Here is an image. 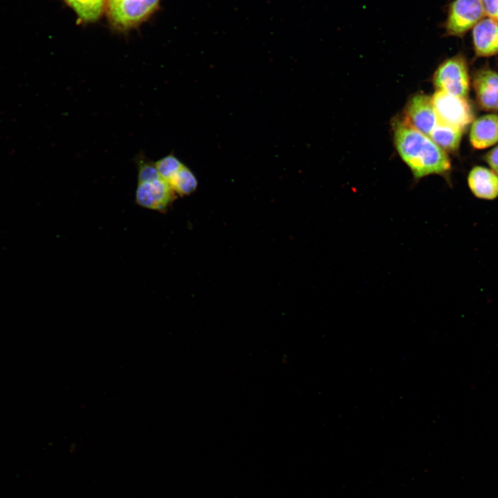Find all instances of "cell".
I'll use <instances>...</instances> for the list:
<instances>
[{
	"mask_svg": "<svg viewBox=\"0 0 498 498\" xmlns=\"http://www.w3.org/2000/svg\"><path fill=\"white\" fill-rule=\"evenodd\" d=\"M394 140L399 156L415 179L432 174L448 175L451 168L450 158L429 136L397 121L394 128Z\"/></svg>",
	"mask_w": 498,
	"mask_h": 498,
	"instance_id": "1",
	"label": "cell"
},
{
	"mask_svg": "<svg viewBox=\"0 0 498 498\" xmlns=\"http://www.w3.org/2000/svg\"><path fill=\"white\" fill-rule=\"evenodd\" d=\"M160 0H107L105 12L116 30L127 31L147 21L158 8Z\"/></svg>",
	"mask_w": 498,
	"mask_h": 498,
	"instance_id": "2",
	"label": "cell"
},
{
	"mask_svg": "<svg viewBox=\"0 0 498 498\" xmlns=\"http://www.w3.org/2000/svg\"><path fill=\"white\" fill-rule=\"evenodd\" d=\"M433 83L437 91L467 98L470 76L465 57L458 54L443 61L434 74Z\"/></svg>",
	"mask_w": 498,
	"mask_h": 498,
	"instance_id": "3",
	"label": "cell"
},
{
	"mask_svg": "<svg viewBox=\"0 0 498 498\" xmlns=\"http://www.w3.org/2000/svg\"><path fill=\"white\" fill-rule=\"evenodd\" d=\"M484 16L481 0H453L448 5L442 27L445 35L462 37Z\"/></svg>",
	"mask_w": 498,
	"mask_h": 498,
	"instance_id": "4",
	"label": "cell"
},
{
	"mask_svg": "<svg viewBox=\"0 0 498 498\" xmlns=\"http://www.w3.org/2000/svg\"><path fill=\"white\" fill-rule=\"evenodd\" d=\"M431 99L439 122L463 130L474 120L473 111L466 98L436 91Z\"/></svg>",
	"mask_w": 498,
	"mask_h": 498,
	"instance_id": "5",
	"label": "cell"
},
{
	"mask_svg": "<svg viewBox=\"0 0 498 498\" xmlns=\"http://www.w3.org/2000/svg\"><path fill=\"white\" fill-rule=\"evenodd\" d=\"M175 192L163 178L138 183L135 199L145 208L165 212L176 199Z\"/></svg>",
	"mask_w": 498,
	"mask_h": 498,
	"instance_id": "6",
	"label": "cell"
},
{
	"mask_svg": "<svg viewBox=\"0 0 498 498\" xmlns=\"http://www.w3.org/2000/svg\"><path fill=\"white\" fill-rule=\"evenodd\" d=\"M403 122L428 136L439 122L431 97L422 93L413 96L405 107Z\"/></svg>",
	"mask_w": 498,
	"mask_h": 498,
	"instance_id": "7",
	"label": "cell"
},
{
	"mask_svg": "<svg viewBox=\"0 0 498 498\" xmlns=\"http://www.w3.org/2000/svg\"><path fill=\"white\" fill-rule=\"evenodd\" d=\"M477 102L484 111L498 113V72L490 68L477 71L472 79Z\"/></svg>",
	"mask_w": 498,
	"mask_h": 498,
	"instance_id": "8",
	"label": "cell"
},
{
	"mask_svg": "<svg viewBox=\"0 0 498 498\" xmlns=\"http://www.w3.org/2000/svg\"><path fill=\"white\" fill-rule=\"evenodd\" d=\"M472 41L478 57H491L498 54V21L483 18L472 28Z\"/></svg>",
	"mask_w": 498,
	"mask_h": 498,
	"instance_id": "9",
	"label": "cell"
},
{
	"mask_svg": "<svg viewBox=\"0 0 498 498\" xmlns=\"http://www.w3.org/2000/svg\"><path fill=\"white\" fill-rule=\"evenodd\" d=\"M467 180L472 194L477 199L491 201L498 198V175L491 169L475 166Z\"/></svg>",
	"mask_w": 498,
	"mask_h": 498,
	"instance_id": "10",
	"label": "cell"
},
{
	"mask_svg": "<svg viewBox=\"0 0 498 498\" xmlns=\"http://www.w3.org/2000/svg\"><path fill=\"white\" fill-rule=\"evenodd\" d=\"M470 142L473 148L483 149L498 142V114L490 113L474 120L472 122Z\"/></svg>",
	"mask_w": 498,
	"mask_h": 498,
	"instance_id": "11",
	"label": "cell"
},
{
	"mask_svg": "<svg viewBox=\"0 0 498 498\" xmlns=\"http://www.w3.org/2000/svg\"><path fill=\"white\" fill-rule=\"evenodd\" d=\"M83 24L98 21L105 10L107 0H64Z\"/></svg>",
	"mask_w": 498,
	"mask_h": 498,
	"instance_id": "12",
	"label": "cell"
},
{
	"mask_svg": "<svg viewBox=\"0 0 498 498\" xmlns=\"http://www.w3.org/2000/svg\"><path fill=\"white\" fill-rule=\"evenodd\" d=\"M463 131L439 122L428 136L445 151L454 152L459 147Z\"/></svg>",
	"mask_w": 498,
	"mask_h": 498,
	"instance_id": "13",
	"label": "cell"
},
{
	"mask_svg": "<svg viewBox=\"0 0 498 498\" xmlns=\"http://www.w3.org/2000/svg\"><path fill=\"white\" fill-rule=\"evenodd\" d=\"M167 183L173 191L180 196L192 194L196 190L198 185L195 175L185 165L169 179Z\"/></svg>",
	"mask_w": 498,
	"mask_h": 498,
	"instance_id": "14",
	"label": "cell"
},
{
	"mask_svg": "<svg viewBox=\"0 0 498 498\" xmlns=\"http://www.w3.org/2000/svg\"><path fill=\"white\" fill-rule=\"evenodd\" d=\"M184 164L174 154H169L155 163L157 171L167 182Z\"/></svg>",
	"mask_w": 498,
	"mask_h": 498,
	"instance_id": "15",
	"label": "cell"
},
{
	"mask_svg": "<svg viewBox=\"0 0 498 498\" xmlns=\"http://www.w3.org/2000/svg\"><path fill=\"white\" fill-rule=\"evenodd\" d=\"M138 183L150 181L160 178L155 163L141 156L137 160Z\"/></svg>",
	"mask_w": 498,
	"mask_h": 498,
	"instance_id": "16",
	"label": "cell"
},
{
	"mask_svg": "<svg viewBox=\"0 0 498 498\" xmlns=\"http://www.w3.org/2000/svg\"><path fill=\"white\" fill-rule=\"evenodd\" d=\"M485 15L498 21V0H481Z\"/></svg>",
	"mask_w": 498,
	"mask_h": 498,
	"instance_id": "17",
	"label": "cell"
},
{
	"mask_svg": "<svg viewBox=\"0 0 498 498\" xmlns=\"http://www.w3.org/2000/svg\"><path fill=\"white\" fill-rule=\"evenodd\" d=\"M485 160L490 169L498 175V145L486 154Z\"/></svg>",
	"mask_w": 498,
	"mask_h": 498,
	"instance_id": "18",
	"label": "cell"
}]
</instances>
